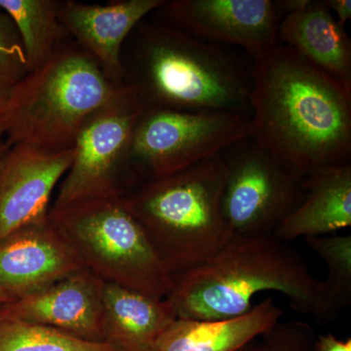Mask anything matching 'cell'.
<instances>
[{
    "instance_id": "29",
    "label": "cell",
    "mask_w": 351,
    "mask_h": 351,
    "mask_svg": "<svg viewBox=\"0 0 351 351\" xmlns=\"http://www.w3.org/2000/svg\"><path fill=\"white\" fill-rule=\"evenodd\" d=\"M8 145H7L5 140L4 138H0V156L4 154V152L8 149Z\"/></svg>"
},
{
    "instance_id": "1",
    "label": "cell",
    "mask_w": 351,
    "mask_h": 351,
    "mask_svg": "<svg viewBox=\"0 0 351 351\" xmlns=\"http://www.w3.org/2000/svg\"><path fill=\"white\" fill-rule=\"evenodd\" d=\"M250 137L306 177L351 164V89L283 44L253 57Z\"/></svg>"
},
{
    "instance_id": "7",
    "label": "cell",
    "mask_w": 351,
    "mask_h": 351,
    "mask_svg": "<svg viewBox=\"0 0 351 351\" xmlns=\"http://www.w3.org/2000/svg\"><path fill=\"white\" fill-rule=\"evenodd\" d=\"M251 114L145 108L132 136L134 188L223 154L250 136Z\"/></svg>"
},
{
    "instance_id": "15",
    "label": "cell",
    "mask_w": 351,
    "mask_h": 351,
    "mask_svg": "<svg viewBox=\"0 0 351 351\" xmlns=\"http://www.w3.org/2000/svg\"><path fill=\"white\" fill-rule=\"evenodd\" d=\"M277 39L351 89L350 38L325 0H311L301 10L285 16Z\"/></svg>"
},
{
    "instance_id": "28",
    "label": "cell",
    "mask_w": 351,
    "mask_h": 351,
    "mask_svg": "<svg viewBox=\"0 0 351 351\" xmlns=\"http://www.w3.org/2000/svg\"><path fill=\"white\" fill-rule=\"evenodd\" d=\"M14 300L10 297L5 291L2 290L0 288V306H4V304H9V302H13Z\"/></svg>"
},
{
    "instance_id": "19",
    "label": "cell",
    "mask_w": 351,
    "mask_h": 351,
    "mask_svg": "<svg viewBox=\"0 0 351 351\" xmlns=\"http://www.w3.org/2000/svg\"><path fill=\"white\" fill-rule=\"evenodd\" d=\"M61 5L54 0H0V8L19 32L29 73L46 63L60 47L58 43L66 32L60 21Z\"/></svg>"
},
{
    "instance_id": "11",
    "label": "cell",
    "mask_w": 351,
    "mask_h": 351,
    "mask_svg": "<svg viewBox=\"0 0 351 351\" xmlns=\"http://www.w3.org/2000/svg\"><path fill=\"white\" fill-rule=\"evenodd\" d=\"M73 149L9 147L0 156V240L48 218L51 196L71 167Z\"/></svg>"
},
{
    "instance_id": "10",
    "label": "cell",
    "mask_w": 351,
    "mask_h": 351,
    "mask_svg": "<svg viewBox=\"0 0 351 351\" xmlns=\"http://www.w3.org/2000/svg\"><path fill=\"white\" fill-rule=\"evenodd\" d=\"M156 12L161 22L218 45H234L252 58L278 43L282 17L272 0H172Z\"/></svg>"
},
{
    "instance_id": "8",
    "label": "cell",
    "mask_w": 351,
    "mask_h": 351,
    "mask_svg": "<svg viewBox=\"0 0 351 351\" xmlns=\"http://www.w3.org/2000/svg\"><path fill=\"white\" fill-rule=\"evenodd\" d=\"M145 110L128 84L86 120L76 137L71 167L60 182L53 208L125 195L134 188L129 149Z\"/></svg>"
},
{
    "instance_id": "16",
    "label": "cell",
    "mask_w": 351,
    "mask_h": 351,
    "mask_svg": "<svg viewBox=\"0 0 351 351\" xmlns=\"http://www.w3.org/2000/svg\"><path fill=\"white\" fill-rule=\"evenodd\" d=\"M304 196L274 235L284 242L335 234L351 226V164L316 171L304 179Z\"/></svg>"
},
{
    "instance_id": "3",
    "label": "cell",
    "mask_w": 351,
    "mask_h": 351,
    "mask_svg": "<svg viewBox=\"0 0 351 351\" xmlns=\"http://www.w3.org/2000/svg\"><path fill=\"white\" fill-rule=\"evenodd\" d=\"M263 292L283 295L298 313H319L321 281L274 234L233 237L206 262L173 277L166 299L178 318L219 320L248 313Z\"/></svg>"
},
{
    "instance_id": "9",
    "label": "cell",
    "mask_w": 351,
    "mask_h": 351,
    "mask_svg": "<svg viewBox=\"0 0 351 351\" xmlns=\"http://www.w3.org/2000/svg\"><path fill=\"white\" fill-rule=\"evenodd\" d=\"M221 211L233 237L274 234L304 196V177L250 137L223 152Z\"/></svg>"
},
{
    "instance_id": "14",
    "label": "cell",
    "mask_w": 351,
    "mask_h": 351,
    "mask_svg": "<svg viewBox=\"0 0 351 351\" xmlns=\"http://www.w3.org/2000/svg\"><path fill=\"white\" fill-rule=\"evenodd\" d=\"M165 0H123L108 5L62 2L60 21L78 45L92 55L110 80L125 84L122 47L147 15Z\"/></svg>"
},
{
    "instance_id": "5",
    "label": "cell",
    "mask_w": 351,
    "mask_h": 351,
    "mask_svg": "<svg viewBox=\"0 0 351 351\" xmlns=\"http://www.w3.org/2000/svg\"><path fill=\"white\" fill-rule=\"evenodd\" d=\"M123 85L110 80L82 46L59 47L12 87L4 140L8 147L24 145L46 152L73 149L86 120Z\"/></svg>"
},
{
    "instance_id": "22",
    "label": "cell",
    "mask_w": 351,
    "mask_h": 351,
    "mask_svg": "<svg viewBox=\"0 0 351 351\" xmlns=\"http://www.w3.org/2000/svg\"><path fill=\"white\" fill-rule=\"evenodd\" d=\"M29 73L24 46L17 27L0 8V80L14 86Z\"/></svg>"
},
{
    "instance_id": "4",
    "label": "cell",
    "mask_w": 351,
    "mask_h": 351,
    "mask_svg": "<svg viewBox=\"0 0 351 351\" xmlns=\"http://www.w3.org/2000/svg\"><path fill=\"white\" fill-rule=\"evenodd\" d=\"M226 173L221 154L124 195L173 277L202 265L232 239L221 211Z\"/></svg>"
},
{
    "instance_id": "18",
    "label": "cell",
    "mask_w": 351,
    "mask_h": 351,
    "mask_svg": "<svg viewBox=\"0 0 351 351\" xmlns=\"http://www.w3.org/2000/svg\"><path fill=\"white\" fill-rule=\"evenodd\" d=\"M177 318L167 299H156L114 284H104V341L119 351H152Z\"/></svg>"
},
{
    "instance_id": "13",
    "label": "cell",
    "mask_w": 351,
    "mask_h": 351,
    "mask_svg": "<svg viewBox=\"0 0 351 351\" xmlns=\"http://www.w3.org/2000/svg\"><path fill=\"white\" fill-rule=\"evenodd\" d=\"M104 284L82 267L34 294L0 306V311L87 341H104Z\"/></svg>"
},
{
    "instance_id": "23",
    "label": "cell",
    "mask_w": 351,
    "mask_h": 351,
    "mask_svg": "<svg viewBox=\"0 0 351 351\" xmlns=\"http://www.w3.org/2000/svg\"><path fill=\"white\" fill-rule=\"evenodd\" d=\"M316 335L302 321L278 322L261 337L263 351H314Z\"/></svg>"
},
{
    "instance_id": "6",
    "label": "cell",
    "mask_w": 351,
    "mask_h": 351,
    "mask_svg": "<svg viewBox=\"0 0 351 351\" xmlns=\"http://www.w3.org/2000/svg\"><path fill=\"white\" fill-rule=\"evenodd\" d=\"M49 219L84 269L104 282L166 299L173 276L123 196L50 207Z\"/></svg>"
},
{
    "instance_id": "25",
    "label": "cell",
    "mask_w": 351,
    "mask_h": 351,
    "mask_svg": "<svg viewBox=\"0 0 351 351\" xmlns=\"http://www.w3.org/2000/svg\"><path fill=\"white\" fill-rule=\"evenodd\" d=\"M330 10L336 13L337 22L346 27L348 21L351 19V0H325Z\"/></svg>"
},
{
    "instance_id": "12",
    "label": "cell",
    "mask_w": 351,
    "mask_h": 351,
    "mask_svg": "<svg viewBox=\"0 0 351 351\" xmlns=\"http://www.w3.org/2000/svg\"><path fill=\"white\" fill-rule=\"evenodd\" d=\"M49 217L0 240V288L15 300L82 269Z\"/></svg>"
},
{
    "instance_id": "26",
    "label": "cell",
    "mask_w": 351,
    "mask_h": 351,
    "mask_svg": "<svg viewBox=\"0 0 351 351\" xmlns=\"http://www.w3.org/2000/svg\"><path fill=\"white\" fill-rule=\"evenodd\" d=\"M12 87L0 80V138H4V117Z\"/></svg>"
},
{
    "instance_id": "17",
    "label": "cell",
    "mask_w": 351,
    "mask_h": 351,
    "mask_svg": "<svg viewBox=\"0 0 351 351\" xmlns=\"http://www.w3.org/2000/svg\"><path fill=\"white\" fill-rule=\"evenodd\" d=\"M283 311L274 297L265 298L248 313L219 320L176 318L152 351H240L280 321Z\"/></svg>"
},
{
    "instance_id": "20",
    "label": "cell",
    "mask_w": 351,
    "mask_h": 351,
    "mask_svg": "<svg viewBox=\"0 0 351 351\" xmlns=\"http://www.w3.org/2000/svg\"><path fill=\"white\" fill-rule=\"evenodd\" d=\"M304 239L327 265V278L321 281L319 313L315 319L330 322L351 302V235L329 234Z\"/></svg>"
},
{
    "instance_id": "2",
    "label": "cell",
    "mask_w": 351,
    "mask_h": 351,
    "mask_svg": "<svg viewBox=\"0 0 351 351\" xmlns=\"http://www.w3.org/2000/svg\"><path fill=\"white\" fill-rule=\"evenodd\" d=\"M142 22L124 69L145 108L251 114L250 69L239 58L173 25Z\"/></svg>"
},
{
    "instance_id": "27",
    "label": "cell",
    "mask_w": 351,
    "mask_h": 351,
    "mask_svg": "<svg viewBox=\"0 0 351 351\" xmlns=\"http://www.w3.org/2000/svg\"><path fill=\"white\" fill-rule=\"evenodd\" d=\"M240 351H263V350L261 341H258L257 339H255V341H252V343L245 346V348H242Z\"/></svg>"
},
{
    "instance_id": "24",
    "label": "cell",
    "mask_w": 351,
    "mask_h": 351,
    "mask_svg": "<svg viewBox=\"0 0 351 351\" xmlns=\"http://www.w3.org/2000/svg\"><path fill=\"white\" fill-rule=\"evenodd\" d=\"M314 351H351V339L337 338L332 332L316 336Z\"/></svg>"
},
{
    "instance_id": "21",
    "label": "cell",
    "mask_w": 351,
    "mask_h": 351,
    "mask_svg": "<svg viewBox=\"0 0 351 351\" xmlns=\"http://www.w3.org/2000/svg\"><path fill=\"white\" fill-rule=\"evenodd\" d=\"M0 351H119L106 341L78 338L0 311Z\"/></svg>"
}]
</instances>
